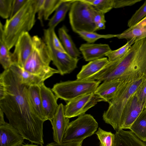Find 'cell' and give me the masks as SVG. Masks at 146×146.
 <instances>
[{
    "label": "cell",
    "mask_w": 146,
    "mask_h": 146,
    "mask_svg": "<svg viewBox=\"0 0 146 146\" xmlns=\"http://www.w3.org/2000/svg\"><path fill=\"white\" fill-rule=\"evenodd\" d=\"M4 91L0 95V108L9 123L18 130L25 139L32 143L44 144V122L38 116L31 102L28 86L10 69L0 75Z\"/></svg>",
    "instance_id": "6da1fadb"
},
{
    "label": "cell",
    "mask_w": 146,
    "mask_h": 146,
    "mask_svg": "<svg viewBox=\"0 0 146 146\" xmlns=\"http://www.w3.org/2000/svg\"><path fill=\"white\" fill-rule=\"evenodd\" d=\"M146 78V37L136 41L125 56L109 63L92 80L104 81L119 79L126 84Z\"/></svg>",
    "instance_id": "7a4b0ae2"
},
{
    "label": "cell",
    "mask_w": 146,
    "mask_h": 146,
    "mask_svg": "<svg viewBox=\"0 0 146 146\" xmlns=\"http://www.w3.org/2000/svg\"><path fill=\"white\" fill-rule=\"evenodd\" d=\"M36 5V0H28L19 11L6 20L3 28L0 27V36L9 50L20 36L34 26L37 13Z\"/></svg>",
    "instance_id": "3957f363"
},
{
    "label": "cell",
    "mask_w": 146,
    "mask_h": 146,
    "mask_svg": "<svg viewBox=\"0 0 146 146\" xmlns=\"http://www.w3.org/2000/svg\"><path fill=\"white\" fill-rule=\"evenodd\" d=\"M32 38L33 50L23 67V69L44 81L55 74H59L57 70L49 66L51 60L44 41L37 35Z\"/></svg>",
    "instance_id": "277c9868"
},
{
    "label": "cell",
    "mask_w": 146,
    "mask_h": 146,
    "mask_svg": "<svg viewBox=\"0 0 146 146\" xmlns=\"http://www.w3.org/2000/svg\"><path fill=\"white\" fill-rule=\"evenodd\" d=\"M144 79L126 84L123 83L115 97L108 102L109 107L104 112L103 118L105 122L111 125L116 131L121 129L122 115L128 101Z\"/></svg>",
    "instance_id": "5b68a950"
},
{
    "label": "cell",
    "mask_w": 146,
    "mask_h": 146,
    "mask_svg": "<svg viewBox=\"0 0 146 146\" xmlns=\"http://www.w3.org/2000/svg\"><path fill=\"white\" fill-rule=\"evenodd\" d=\"M96 9L85 0H74L68 14L70 23L72 31L95 32L96 25L94 17Z\"/></svg>",
    "instance_id": "8992f818"
},
{
    "label": "cell",
    "mask_w": 146,
    "mask_h": 146,
    "mask_svg": "<svg viewBox=\"0 0 146 146\" xmlns=\"http://www.w3.org/2000/svg\"><path fill=\"white\" fill-rule=\"evenodd\" d=\"M101 82L97 80H69L54 84L51 89L57 98L69 102L94 93Z\"/></svg>",
    "instance_id": "52a82bcc"
},
{
    "label": "cell",
    "mask_w": 146,
    "mask_h": 146,
    "mask_svg": "<svg viewBox=\"0 0 146 146\" xmlns=\"http://www.w3.org/2000/svg\"><path fill=\"white\" fill-rule=\"evenodd\" d=\"M98 123L91 115L84 114L70 122L63 136L62 143L82 141L92 135Z\"/></svg>",
    "instance_id": "ba28073f"
},
{
    "label": "cell",
    "mask_w": 146,
    "mask_h": 146,
    "mask_svg": "<svg viewBox=\"0 0 146 146\" xmlns=\"http://www.w3.org/2000/svg\"><path fill=\"white\" fill-rule=\"evenodd\" d=\"M53 29L48 28L44 31V41L46 45L51 61L61 75L70 74L77 68L79 59L73 57L67 53L60 51L54 48L52 38Z\"/></svg>",
    "instance_id": "9c48e42d"
},
{
    "label": "cell",
    "mask_w": 146,
    "mask_h": 146,
    "mask_svg": "<svg viewBox=\"0 0 146 146\" xmlns=\"http://www.w3.org/2000/svg\"><path fill=\"white\" fill-rule=\"evenodd\" d=\"M104 101L94 93L86 94L68 102L65 106V114L68 118L85 114L98 102Z\"/></svg>",
    "instance_id": "30bf717a"
},
{
    "label": "cell",
    "mask_w": 146,
    "mask_h": 146,
    "mask_svg": "<svg viewBox=\"0 0 146 146\" xmlns=\"http://www.w3.org/2000/svg\"><path fill=\"white\" fill-rule=\"evenodd\" d=\"M33 46V38L29 32L22 34L15 44L14 50L11 53L13 63L23 67L32 53Z\"/></svg>",
    "instance_id": "8fae6325"
},
{
    "label": "cell",
    "mask_w": 146,
    "mask_h": 146,
    "mask_svg": "<svg viewBox=\"0 0 146 146\" xmlns=\"http://www.w3.org/2000/svg\"><path fill=\"white\" fill-rule=\"evenodd\" d=\"M145 107L139 102L135 93L129 99L121 117L120 129H129L144 110Z\"/></svg>",
    "instance_id": "7c38bea8"
},
{
    "label": "cell",
    "mask_w": 146,
    "mask_h": 146,
    "mask_svg": "<svg viewBox=\"0 0 146 146\" xmlns=\"http://www.w3.org/2000/svg\"><path fill=\"white\" fill-rule=\"evenodd\" d=\"M40 87L43 115L46 121L51 122L58 107L57 103L58 99L52 90L44 83Z\"/></svg>",
    "instance_id": "4fadbf2b"
},
{
    "label": "cell",
    "mask_w": 146,
    "mask_h": 146,
    "mask_svg": "<svg viewBox=\"0 0 146 146\" xmlns=\"http://www.w3.org/2000/svg\"><path fill=\"white\" fill-rule=\"evenodd\" d=\"M65 106L60 104L56 113L51 122L53 130V139L58 143H62L65 131L70 123L69 118L65 114Z\"/></svg>",
    "instance_id": "5bb4252c"
},
{
    "label": "cell",
    "mask_w": 146,
    "mask_h": 146,
    "mask_svg": "<svg viewBox=\"0 0 146 146\" xmlns=\"http://www.w3.org/2000/svg\"><path fill=\"white\" fill-rule=\"evenodd\" d=\"M24 139L18 130L9 123L0 125V146H21Z\"/></svg>",
    "instance_id": "9a60e30c"
},
{
    "label": "cell",
    "mask_w": 146,
    "mask_h": 146,
    "mask_svg": "<svg viewBox=\"0 0 146 146\" xmlns=\"http://www.w3.org/2000/svg\"><path fill=\"white\" fill-rule=\"evenodd\" d=\"M79 49L86 61L104 57L111 50L108 44L89 43L82 44Z\"/></svg>",
    "instance_id": "2e32d148"
},
{
    "label": "cell",
    "mask_w": 146,
    "mask_h": 146,
    "mask_svg": "<svg viewBox=\"0 0 146 146\" xmlns=\"http://www.w3.org/2000/svg\"><path fill=\"white\" fill-rule=\"evenodd\" d=\"M123 83L119 79L104 81L94 93L104 102H109L115 97Z\"/></svg>",
    "instance_id": "e0dca14e"
},
{
    "label": "cell",
    "mask_w": 146,
    "mask_h": 146,
    "mask_svg": "<svg viewBox=\"0 0 146 146\" xmlns=\"http://www.w3.org/2000/svg\"><path fill=\"white\" fill-rule=\"evenodd\" d=\"M109 62L108 58L105 57L90 61L82 66L76 76V79L88 80L103 69Z\"/></svg>",
    "instance_id": "ac0fdd59"
},
{
    "label": "cell",
    "mask_w": 146,
    "mask_h": 146,
    "mask_svg": "<svg viewBox=\"0 0 146 146\" xmlns=\"http://www.w3.org/2000/svg\"><path fill=\"white\" fill-rule=\"evenodd\" d=\"M115 146H146V143L131 131L121 129L116 131Z\"/></svg>",
    "instance_id": "d6986e66"
},
{
    "label": "cell",
    "mask_w": 146,
    "mask_h": 146,
    "mask_svg": "<svg viewBox=\"0 0 146 146\" xmlns=\"http://www.w3.org/2000/svg\"><path fill=\"white\" fill-rule=\"evenodd\" d=\"M10 69L19 76L23 84L28 86H40L44 83V80L42 78L25 70L17 63H13Z\"/></svg>",
    "instance_id": "ffe728a7"
},
{
    "label": "cell",
    "mask_w": 146,
    "mask_h": 146,
    "mask_svg": "<svg viewBox=\"0 0 146 146\" xmlns=\"http://www.w3.org/2000/svg\"><path fill=\"white\" fill-rule=\"evenodd\" d=\"M58 34L60 40L66 52L74 58L80 57V52L68 34L65 26H63L59 29Z\"/></svg>",
    "instance_id": "44dd1931"
},
{
    "label": "cell",
    "mask_w": 146,
    "mask_h": 146,
    "mask_svg": "<svg viewBox=\"0 0 146 146\" xmlns=\"http://www.w3.org/2000/svg\"><path fill=\"white\" fill-rule=\"evenodd\" d=\"M74 0H62L53 15L49 19L48 24V28L55 29L56 27L64 19Z\"/></svg>",
    "instance_id": "7402d4cb"
},
{
    "label": "cell",
    "mask_w": 146,
    "mask_h": 146,
    "mask_svg": "<svg viewBox=\"0 0 146 146\" xmlns=\"http://www.w3.org/2000/svg\"><path fill=\"white\" fill-rule=\"evenodd\" d=\"M28 92L31 102L36 113L44 122L46 120L42 112L40 86H29L28 88Z\"/></svg>",
    "instance_id": "603a6c76"
},
{
    "label": "cell",
    "mask_w": 146,
    "mask_h": 146,
    "mask_svg": "<svg viewBox=\"0 0 146 146\" xmlns=\"http://www.w3.org/2000/svg\"><path fill=\"white\" fill-rule=\"evenodd\" d=\"M129 129L140 140L146 142V109L142 112Z\"/></svg>",
    "instance_id": "cb8c5ba5"
},
{
    "label": "cell",
    "mask_w": 146,
    "mask_h": 146,
    "mask_svg": "<svg viewBox=\"0 0 146 146\" xmlns=\"http://www.w3.org/2000/svg\"><path fill=\"white\" fill-rule=\"evenodd\" d=\"M116 37L130 39L135 38L138 40L146 37V27L135 25L120 34H116Z\"/></svg>",
    "instance_id": "d4e9b609"
},
{
    "label": "cell",
    "mask_w": 146,
    "mask_h": 146,
    "mask_svg": "<svg viewBox=\"0 0 146 146\" xmlns=\"http://www.w3.org/2000/svg\"><path fill=\"white\" fill-rule=\"evenodd\" d=\"M135 38L130 39L124 45L115 50H111L107 53L106 56L108 58L110 62H117L123 58L126 54L130 47L136 42Z\"/></svg>",
    "instance_id": "484cf974"
},
{
    "label": "cell",
    "mask_w": 146,
    "mask_h": 146,
    "mask_svg": "<svg viewBox=\"0 0 146 146\" xmlns=\"http://www.w3.org/2000/svg\"><path fill=\"white\" fill-rule=\"evenodd\" d=\"M9 51L2 37L0 36V63L4 70L10 69L13 63Z\"/></svg>",
    "instance_id": "4316f807"
},
{
    "label": "cell",
    "mask_w": 146,
    "mask_h": 146,
    "mask_svg": "<svg viewBox=\"0 0 146 146\" xmlns=\"http://www.w3.org/2000/svg\"><path fill=\"white\" fill-rule=\"evenodd\" d=\"M96 134L100 142V146H115V134L105 131L99 127Z\"/></svg>",
    "instance_id": "83f0119b"
},
{
    "label": "cell",
    "mask_w": 146,
    "mask_h": 146,
    "mask_svg": "<svg viewBox=\"0 0 146 146\" xmlns=\"http://www.w3.org/2000/svg\"><path fill=\"white\" fill-rule=\"evenodd\" d=\"M76 33L89 43H93L96 40L100 38L109 39L116 37V34L101 35L95 32L80 31Z\"/></svg>",
    "instance_id": "f1b7e54d"
},
{
    "label": "cell",
    "mask_w": 146,
    "mask_h": 146,
    "mask_svg": "<svg viewBox=\"0 0 146 146\" xmlns=\"http://www.w3.org/2000/svg\"><path fill=\"white\" fill-rule=\"evenodd\" d=\"M97 11L104 14L113 8V0H85Z\"/></svg>",
    "instance_id": "f546056e"
},
{
    "label": "cell",
    "mask_w": 146,
    "mask_h": 146,
    "mask_svg": "<svg viewBox=\"0 0 146 146\" xmlns=\"http://www.w3.org/2000/svg\"><path fill=\"white\" fill-rule=\"evenodd\" d=\"M63 0H45L44 4L43 16L45 20L48 19L50 16L55 11Z\"/></svg>",
    "instance_id": "4dcf8cb0"
},
{
    "label": "cell",
    "mask_w": 146,
    "mask_h": 146,
    "mask_svg": "<svg viewBox=\"0 0 146 146\" xmlns=\"http://www.w3.org/2000/svg\"><path fill=\"white\" fill-rule=\"evenodd\" d=\"M145 17H146V0L128 20L127 22V26L129 28L133 27Z\"/></svg>",
    "instance_id": "1f68e13d"
},
{
    "label": "cell",
    "mask_w": 146,
    "mask_h": 146,
    "mask_svg": "<svg viewBox=\"0 0 146 146\" xmlns=\"http://www.w3.org/2000/svg\"><path fill=\"white\" fill-rule=\"evenodd\" d=\"M13 0H0V16L3 18L8 19L11 15Z\"/></svg>",
    "instance_id": "d6a6232c"
},
{
    "label": "cell",
    "mask_w": 146,
    "mask_h": 146,
    "mask_svg": "<svg viewBox=\"0 0 146 146\" xmlns=\"http://www.w3.org/2000/svg\"><path fill=\"white\" fill-rule=\"evenodd\" d=\"M135 94L139 102L145 106L146 104V78L142 81Z\"/></svg>",
    "instance_id": "836d02e7"
},
{
    "label": "cell",
    "mask_w": 146,
    "mask_h": 146,
    "mask_svg": "<svg viewBox=\"0 0 146 146\" xmlns=\"http://www.w3.org/2000/svg\"><path fill=\"white\" fill-rule=\"evenodd\" d=\"M142 0H113V8H122L131 6Z\"/></svg>",
    "instance_id": "e575fe53"
},
{
    "label": "cell",
    "mask_w": 146,
    "mask_h": 146,
    "mask_svg": "<svg viewBox=\"0 0 146 146\" xmlns=\"http://www.w3.org/2000/svg\"><path fill=\"white\" fill-rule=\"evenodd\" d=\"M28 0H13L11 15L9 18L13 16L19 11L24 6Z\"/></svg>",
    "instance_id": "d590c367"
},
{
    "label": "cell",
    "mask_w": 146,
    "mask_h": 146,
    "mask_svg": "<svg viewBox=\"0 0 146 146\" xmlns=\"http://www.w3.org/2000/svg\"><path fill=\"white\" fill-rule=\"evenodd\" d=\"M55 29L52 31V38L53 46L56 50L64 53H67L60 40L58 37L55 31Z\"/></svg>",
    "instance_id": "8d00e7d4"
},
{
    "label": "cell",
    "mask_w": 146,
    "mask_h": 146,
    "mask_svg": "<svg viewBox=\"0 0 146 146\" xmlns=\"http://www.w3.org/2000/svg\"><path fill=\"white\" fill-rule=\"evenodd\" d=\"M45 0H36V7L37 13H38V19L41 24L43 23V10Z\"/></svg>",
    "instance_id": "74e56055"
},
{
    "label": "cell",
    "mask_w": 146,
    "mask_h": 146,
    "mask_svg": "<svg viewBox=\"0 0 146 146\" xmlns=\"http://www.w3.org/2000/svg\"><path fill=\"white\" fill-rule=\"evenodd\" d=\"M83 141L63 143L60 144L54 141L47 144L45 146H82Z\"/></svg>",
    "instance_id": "f35d334b"
},
{
    "label": "cell",
    "mask_w": 146,
    "mask_h": 146,
    "mask_svg": "<svg viewBox=\"0 0 146 146\" xmlns=\"http://www.w3.org/2000/svg\"><path fill=\"white\" fill-rule=\"evenodd\" d=\"M94 21L96 26L100 23L106 21L105 14L96 10L94 17Z\"/></svg>",
    "instance_id": "ab89813d"
},
{
    "label": "cell",
    "mask_w": 146,
    "mask_h": 146,
    "mask_svg": "<svg viewBox=\"0 0 146 146\" xmlns=\"http://www.w3.org/2000/svg\"><path fill=\"white\" fill-rule=\"evenodd\" d=\"M4 113L0 108V125L5 123L6 122L4 119Z\"/></svg>",
    "instance_id": "60d3db41"
},
{
    "label": "cell",
    "mask_w": 146,
    "mask_h": 146,
    "mask_svg": "<svg viewBox=\"0 0 146 146\" xmlns=\"http://www.w3.org/2000/svg\"><path fill=\"white\" fill-rule=\"evenodd\" d=\"M21 146H32L31 144H26V145H23V144Z\"/></svg>",
    "instance_id": "b9f144b4"
},
{
    "label": "cell",
    "mask_w": 146,
    "mask_h": 146,
    "mask_svg": "<svg viewBox=\"0 0 146 146\" xmlns=\"http://www.w3.org/2000/svg\"><path fill=\"white\" fill-rule=\"evenodd\" d=\"M32 146H43V145H35V144H31Z\"/></svg>",
    "instance_id": "7bdbcfd3"
},
{
    "label": "cell",
    "mask_w": 146,
    "mask_h": 146,
    "mask_svg": "<svg viewBox=\"0 0 146 146\" xmlns=\"http://www.w3.org/2000/svg\"><path fill=\"white\" fill-rule=\"evenodd\" d=\"M146 109V104L145 106L144 109Z\"/></svg>",
    "instance_id": "ee69618b"
}]
</instances>
